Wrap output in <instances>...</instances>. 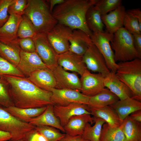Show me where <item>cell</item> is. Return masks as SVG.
<instances>
[{
    "instance_id": "obj_37",
    "label": "cell",
    "mask_w": 141,
    "mask_h": 141,
    "mask_svg": "<svg viewBox=\"0 0 141 141\" xmlns=\"http://www.w3.org/2000/svg\"><path fill=\"white\" fill-rule=\"evenodd\" d=\"M121 0H97L95 5L99 9L101 15L107 14L121 5Z\"/></svg>"
},
{
    "instance_id": "obj_39",
    "label": "cell",
    "mask_w": 141,
    "mask_h": 141,
    "mask_svg": "<svg viewBox=\"0 0 141 141\" xmlns=\"http://www.w3.org/2000/svg\"><path fill=\"white\" fill-rule=\"evenodd\" d=\"M27 4V0H14L8 10L9 15L15 14L22 16Z\"/></svg>"
},
{
    "instance_id": "obj_7",
    "label": "cell",
    "mask_w": 141,
    "mask_h": 141,
    "mask_svg": "<svg viewBox=\"0 0 141 141\" xmlns=\"http://www.w3.org/2000/svg\"><path fill=\"white\" fill-rule=\"evenodd\" d=\"M113 38V34L106 31L103 32H92L90 37L92 43L96 46L104 57L109 70L115 73L118 64L115 61L114 52L110 44Z\"/></svg>"
},
{
    "instance_id": "obj_14",
    "label": "cell",
    "mask_w": 141,
    "mask_h": 141,
    "mask_svg": "<svg viewBox=\"0 0 141 141\" xmlns=\"http://www.w3.org/2000/svg\"><path fill=\"white\" fill-rule=\"evenodd\" d=\"M89 108L87 104L74 103L62 106L53 105V110L63 127L72 117L84 114H91Z\"/></svg>"
},
{
    "instance_id": "obj_10",
    "label": "cell",
    "mask_w": 141,
    "mask_h": 141,
    "mask_svg": "<svg viewBox=\"0 0 141 141\" xmlns=\"http://www.w3.org/2000/svg\"><path fill=\"white\" fill-rule=\"evenodd\" d=\"M82 59L89 71L100 73L104 77L110 72L103 55L92 42L82 56Z\"/></svg>"
},
{
    "instance_id": "obj_25",
    "label": "cell",
    "mask_w": 141,
    "mask_h": 141,
    "mask_svg": "<svg viewBox=\"0 0 141 141\" xmlns=\"http://www.w3.org/2000/svg\"><path fill=\"white\" fill-rule=\"evenodd\" d=\"M89 108L91 114L104 120L113 127L120 126L121 122L116 111L110 106L101 108Z\"/></svg>"
},
{
    "instance_id": "obj_15",
    "label": "cell",
    "mask_w": 141,
    "mask_h": 141,
    "mask_svg": "<svg viewBox=\"0 0 141 141\" xmlns=\"http://www.w3.org/2000/svg\"><path fill=\"white\" fill-rule=\"evenodd\" d=\"M20 56L19 62L17 67L25 76L28 77L37 69L49 68L36 51L28 52L21 49Z\"/></svg>"
},
{
    "instance_id": "obj_18",
    "label": "cell",
    "mask_w": 141,
    "mask_h": 141,
    "mask_svg": "<svg viewBox=\"0 0 141 141\" xmlns=\"http://www.w3.org/2000/svg\"><path fill=\"white\" fill-rule=\"evenodd\" d=\"M26 78L37 87L43 90L51 91L52 89H57L55 78L50 69L36 70Z\"/></svg>"
},
{
    "instance_id": "obj_34",
    "label": "cell",
    "mask_w": 141,
    "mask_h": 141,
    "mask_svg": "<svg viewBox=\"0 0 141 141\" xmlns=\"http://www.w3.org/2000/svg\"><path fill=\"white\" fill-rule=\"evenodd\" d=\"M36 129L46 141H59L65 134L61 133L60 130L55 127L49 126H36Z\"/></svg>"
},
{
    "instance_id": "obj_3",
    "label": "cell",
    "mask_w": 141,
    "mask_h": 141,
    "mask_svg": "<svg viewBox=\"0 0 141 141\" xmlns=\"http://www.w3.org/2000/svg\"><path fill=\"white\" fill-rule=\"evenodd\" d=\"M24 15L30 20L38 33L46 34L58 23L44 0H27Z\"/></svg>"
},
{
    "instance_id": "obj_8",
    "label": "cell",
    "mask_w": 141,
    "mask_h": 141,
    "mask_svg": "<svg viewBox=\"0 0 141 141\" xmlns=\"http://www.w3.org/2000/svg\"><path fill=\"white\" fill-rule=\"evenodd\" d=\"M73 30L63 24L58 23L46 34L51 46L58 55L69 51V38Z\"/></svg>"
},
{
    "instance_id": "obj_21",
    "label": "cell",
    "mask_w": 141,
    "mask_h": 141,
    "mask_svg": "<svg viewBox=\"0 0 141 141\" xmlns=\"http://www.w3.org/2000/svg\"><path fill=\"white\" fill-rule=\"evenodd\" d=\"M104 83L105 87L116 95L120 100L128 97L132 98V95L130 90L118 78L115 73L110 71L104 77Z\"/></svg>"
},
{
    "instance_id": "obj_4",
    "label": "cell",
    "mask_w": 141,
    "mask_h": 141,
    "mask_svg": "<svg viewBox=\"0 0 141 141\" xmlns=\"http://www.w3.org/2000/svg\"><path fill=\"white\" fill-rule=\"evenodd\" d=\"M115 73L118 78L131 90L132 98L141 101V60L120 62Z\"/></svg>"
},
{
    "instance_id": "obj_44",
    "label": "cell",
    "mask_w": 141,
    "mask_h": 141,
    "mask_svg": "<svg viewBox=\"0 0 141 141\" xmlns=\"http://www.w3.org/2000/svg\"><path fill=\"white\" fill-rule=\"evenodd\" d=\"M59 141H89L84 139L81 135L71 136L65 133Z\"/></svg>"
},
{
    "instance_id": "obj_23",
    "label": "cell",
    "mask_w": 141,
    "mask_h": 141,
    "mask_svg": "<svg viewBox=\"0 0 141 141\" xmlns=\"http://www.w3.org/2000/svg\"><path fill=\"white\" fill-rule=\"evenodd\" d=\"M53 105L52 104L47 105L46 109L41 114L31 119L28 123L36 126H47L53 127L65 132L59 120L54 113Z\"/></svg>"
},
{
    "instance_id": "obj_1",
    "label": "cell",
    "mask_w": 141,
    "mask_h": 141,
    "mask_svg": "<svg viewBox=\"0 0 141 141\" xmlns=\"http://www.w3.org/2000/svg\"><path fill=\"white\" fill-rule=\"evenodd\" d=\"M9 84V92L14 106L20 108H34L52 104L51 91L37 87L26 78L4 75Z\"/></svg>"
},
{
    "instance_id": "obj_30",
    "label": "cell",
    "mask_w": 141,
    "mask_h": 141,
    "mask_svg": "<svg viewBox=\"0 0 141 141\" xmlns=\"http://www.w3.org/2000/svg\"><path fill=\"white\" fill-rule=\"evenodd\" d=\"M21 49L18 44L6 45L0 42V56L16 67L20 60Z\"/></svg>"
},
{
    "instance_id": "obj_28",
    "label": "cell",
    "mask_w": 141,
    "mask_h": 141,
    "mask_svg": "<svg viewBox=\"0 0 141 141\" xmlns=\"http://www.w3.org/2000/svg\"><path fill=\"white\" fill-rule=\"evenodd\" d=\"M47 106L39 108H20L13 106L4 108L17 119L28 123L31 119L41 114L46 109Z\"/></svg>"
},
{
    "instance_id": "obj_41",
    "label": "cell",
    "mask_w": 141,
    "mask_h": 141,
    "mask_svg": "<svg viewBox=\"0 0 141 141\" xmlns=\"http://www.w3.org/2000/svg\"><path fill=\"white\" fill-rule=\"evenodd\" d=\"M18 43L21 49L25 51L28 52L36 51L35 43L32 38H18Z\"/></svg>"
},
{
    "instance_id": "obj_27",
    "label": "cell",
    "mask_w": 141,
    "mask_h": 141,
    "mask_svg": "<svg viewBox=\"0 0 141 141\" xmlns=\"http://www.w3.org/2000/svg\"><path fill=\"white\" fill-rule=\"evenodd\" d=\"M119 100L108 89L105 88L97 94L89 97L87 104L90 108H101L109 106Z\"/></svg>"
},
{
    "instance_id": "obj_43",
    "label": "cell",
    "mask_w": 141,
    "mask_h": 141,
    "mask_svg": "<svg viewBox=\"0 0 141 141\" xmlns=\"http://www.w3.org/2000/svg\"><path fill=\"white\" fill-rule=\"evenodd\" d=\"M134 44L135 48L138 54L139 58H141V34L133 35Z\"/></svg>"
},
{
    "instance_id": "obj_13",
    "label": "cell",
    "mask_w": 141,
    "mask_h": 141,
    "mask_svg": "<svg viewBox=\"0 0 141 141\" xmlns=\"http://www.w3.org/2000/svg\"><path fill=\"white\" fill-rule=\"evenodd\" d=\"M51 70L55 78L57 89H70L81 91L80 79L75 73H69L58 64Z\"/></svg>"
},
{
    "instance_id": "obj_2",
    "label": "cell",
    "mask_w": 141,
    "mask_h": 141,
    "mask_svg": "<svg viewBox=\"0 0 141 141\" xmlns=\"http://www.w3.org/2000/svg\"><path fill=\"white\" fill-rule=\"evenodd\" d=\"M97 0H65L54 7L52 14L58 23L73 30H81L90 37L92 32L87 26L86 15L89 9L95 5Z\"/></svg>"
},
{
    "instance_id": "obj_33",
    "label": "cell",
    "mask_w": 141,
    "mask_h": 141,
    "mask_svg": "<svg viewBox=\"0 0 141 141\" xmlns=\"http://www.w3.org/2000/svg\"><path fill=\"white\" fill-rule=\"evenodd\" d=\"M19 25L17 33L18 38H30L33 39L37 33L32 22L26 16L23 15Z\"/></svg>"
},
{
    "instance_id": "obj_36",
    "label": "cell",
    "mask_w": 141,
    "mask_h": 141,
    "mask_svg": "<svg viewBox=\"0 0 141 141\" xmlns=\"http://www.w3.org/2000/svg\"><path fill=\"white\" fill-rule=\"evenodd\" d=\"M5 75L23 78L25 77V76L16 67L0 56V77L3 78Z\"/></svg>"
},
{
    "instance_id": "obj_19",
    "label": "cell",
    "mask_w": 141,
    "mask_h": 141,
    "mask_svg": "<svg viewBox=\"0 0 141 141\" xmlns=\"http://www.w3.org/2000/svg\"><path fill=\"white\" fill-rule=\"evenodd\" d=\"M125 7L122 4L108 14L101 16L106 31L113 34L123 27L124 19L126 14Z\"/></svg>"
},
{
    "instance_id": "obj_26",
    "label": "cell",
    "mask_w": 141,
    "mask_h": 141,
    "mask_svg": "<svg viewBox=\"0 0 141 141\" xmlns=\"http://www.w3.org/2000/svg\"><path fill=\"white\" fill-rule=\"evenodd\" d=\"M120 127L126 141H141V122L133 120L128 116L121 122Z\"/></svg>"
},
{
    "instance_id": "obj_5",
    "label": "cell",
    "mask_w": 141,
    "mask_h": 141,
    "mask_svg": "<svg viewBox=\"0 0 141 141\" xmlns=\"http://www.w3.org/2000/svg\"><path fill=\"white\" fill-rule=\"evenodd\" d=\"M110 44L114 51V59L116 62L139 58L134 46L133 36L123 27L113 34V39Z\"/></svg>"
},
{
    "instance_id": "obj_17",
    "label": "cell",
    "mask_w": 141,
    "mask_h": 141,
    "mask_svg": "<svg viewBox=\"0 0 141 141\" xmlns=\"http://www.w3.org/2000/svg\"><path fill=\"white\" fill-rule=\"evenodd\" d=\"M58 64L66 70L76 72L81 75L87 69L83 62L82 56L69 51L58 55Z\"/></svg>"
},
{
    "instance_id": "obj_24",
    "label": "cell",
    "mask_w": 141,
    "mask_h": 141,
    "mask_svg": "<svg viewBox=\"0 0 141 141\" xmlns=\"http://www.w3.org/2000/svg\"><path fill=\"white\" fill-rule=\"evenodd\" d=\"M116 112L121 122L132 112L141 109V102L132 97L119 100L109 105Z\"/></svg>"
},
{
    "instance_id": "obj_20",
    "label": "cell",
    "mask_w": 141,
    "mask_h": 141,
    "mask_svg": "<svg viewBox=\"0 0 141 141\" xmlns=\"http://www.w3.org/2000/svg\"><path fill=\"white\" fill-rule=\"evenodd\" d=\"M69 51L83 56L92 43L90 36L79 29L73 30L69 38Z\"/></svg>"
},
{
    "instance_id": "obj_40",
    "label": "cell",
    "mask_w": 141,
    "mask_h": 141,
    "mask_svg": "<svg viewBox=\"0 0 141 141\" xmlns=\"http://www.w3.org/2000/svg\"><path fill=\"white\" fill-rule=\"evenodd\" d=\"M14 0H0V28L8 21L10 16L8 9Z\"/></svg>"
},
{
    "instance_id": "obj_32",
    "label": "cell",
    "mask_w": 141,
    "mask_h": 141,
    "mask_svg": "<svg viewBox=\"0 0 141 141\" xmlns=\"http://www.w3.org/2000/svg\"><path fill=\"white\" fill-rule=\"evenodd\" d=\"M99 141H126V139L120 126L112 127L105 122L102 127Z\"/></svg>"
},
{
    "instance_id": "obj_12",
    "label": "cell",
    "mask_w": 141,
    "mask_h": 141,
    "mask_svg": "<svg viewBox=\"0 0 141 141\" xmlns=\"http://www.w3.org/2000/svg\"><path fill=\"white\" fill-rule=\"evenodd\" d=\"M81 76V92L86 96H95L105 88L104 83V77L100 73H92L87 69Z\"/></svg>"
},
{
    "instance_id": "obj_11",
    "label": "cell",
    "mask_w": 141,
    "mask_h": 141,
    "mask_svg": "<svg viewBox=\"0 0 141 141\" xmlns=\"http://www.w3.org/2000/svg\"><path fill=\"white\" fill-rule=\"evenodd\" d=\"M36 51L43 62L51 70L58 65V55L47 37L46 34L37 33L33 39Z\"/></svg>"
},
{
    "instance_id": "obj_45",
    "label": "cell",
    "mask_w": 141,
    "mask_h": 141,
    "mask_svg": "<svg viewBox=\"0 0 141 141\" xmlns=\"http://www.w3.org/2000/svg\"><path fill=\"white\" fill-rule=\"evenodd\" d=\"M126 13L133 16L137 19L140 28L141 29V11L140 9H129L126 11Z\"/></svg>"
},
{
    "instance_id": "obj_16",
    "label": "cell",
    "mask_w": 141,
    "mask_h": 141,
    "mask_svg": "<svg viewBox=\"0 0 141 141\" xmlns=\"http://www.w3.org/2000/svg\"><path fill=\"white\" fill-rule=\"evenodd\" d=\"M9 15L8 21L0 28V42L6 45L18 44L17 33L22 16Z\"/></svg>"
},
{
    "instance_id": "obj_47",
    "label": "cell",
    "mask_w": 141,
    "mask_h": 141,
    "mask_svg": "<svg viewBox=\"0 0 141 141\" xmlns=\"http://www.w3.org/2000/svg\"><path fill=\"white\" fill-rule=\"evenodd\" d=\"M46 1L50 4L49 7V10L50 12L52 13L54 7L56 5L63 3L65 1V0H48Z\"/></svg>"
},
{
    "instance_id": "obj_29",
    "label": "cell",
    "mask_w": 141,
    "mask_h": 141,
    "mask_svg": "<svg viewBox=\"0 0 141 141\" xmlns=\"http://www.w3.org/2000/svg\"><path fill=\"white\" fill-rule=\"evenodd\" d=\"M101 14L98 7L95 5L90 8L86 15L87 26L92 32H104V25L103 22Z\"/></svg>"
},
{
    "instance_id": "obj_38",
    "label": "cell",
    "mask_w": 141,
    "mask_h": 141,
    "mask_svg": "<svg viewBox=\"0 0 141 141\" xmlns=\"http://www.w3.org/2000/svg\"><path fill=\"white\" fill-rule=\"evenodd\" d=\"M124 27L132 34H141L138 21L134 17L126 13L123 23Z\"/></svg>"
},
{
    "instance_id": "obj_22",
    "label": "cell",
    "mask_w": 141,
    "mask_h": 141,
    "mask_svg": "<svg viewBox=\"0 0 141 141\" xmlns=\"http://www.w3.org/2000/svg\"><path fill=\"white\" fill-rule=\"evenodd\" d=\"M94 123L91 115L84 114L71 117L63 127L66 133L71 136L82 135L86 124Z\"/></svg>"
},
{
    "instance_id": "obj_9",
    "label": "cell",
    "mask_w": 141,
    "mask_h": 141,
    "mask_svg": "<svg viewBox=\"0 0 141 141\" xmlns=\"http://www.w3.org/2000/svg\"><path fill=\"white\" fill-rule=\"evenodd\" d=\"M51 91V101L53 105L64 106L74 103L87 104L88 103L89 97L78 90L53 88Z\"/></svg>"
},
{
    "instance_id": "obj_46",
    "label": "cell",
    "mask_w": 141,
    "mask_h": 141,
    "mask_svg": "<svg viewBox=\"0 0 141 141\" xmlns=\"http://www.w3.org/2000/svg\"><path fill=\"white\" fill-rule=\"evenodd\" d=\"M129 116L133 120L141 122V109L132 112Z\"/></svg>"
},
{
    "instance_id": "obj_48",
    "label": "cell",
    "mask_w": 141,
    "mask_h": 141,
    "mask_svg": "<svg viewBox=\"0 0 141 141\" xmlns=\"http://www.w3.org/2000/svg\"><path fill=\"white\" fill-rule=\"evenodd\" d=\"M11 137V135L10 133L0 130V141L10 140Z\"/></svg>"
},
{
    "instance_id": "obj_6",
    "label": "cell",
    "mask_w": 141,
    "mask_h": 141,
    "mask_svg": "<svg viewBox=\"0 0 141 141\" xmlns=\"http://www.w3.org/2000/svg\"><path fill=\"white\" fill-rule=\"evenodd\" d=\"M36 127L20 120L0 106V130L10 133V141L25 138L28 133L35 129Z\"/></svg>"
},
{
    "instance_id": "obj_35",
    "label": "cell",
    "mask_w": 141,
    "mask_h": 141,
    "mask_svg": "<svg viewBox=\"0 0 141 141\" xmlns=\"http://www.w3.org/2000/svg\"><path fill=\"white\" fill-rule=\"evenodd\" d=\"M8 82L0 77V106L4 108L14 106L10 94Z\"/></svg>"
},
{
    "instance_id": "obj_42",
    "label": "cell",
    "mask_w": 141,
    "mask_h": 141,
    "mask_svg": "<svg viewBox=\"0 0 141 141\" xmlns=\"http://www.w3.org/2000/svg\"><path fill=\"white\" fill-rule=\"evenodd\" d=\"M42 136L36 128L28 133L24 138L26 141H42L40 140Z\"/></svg>"
},
{
    "instance_id": "obj_31",
    "label": "cell",
    "mask_w": 141,
    "mask_h": 141,
    "mask_svg": "<svg viewBox=\"0 0 141 141\" xmlns=\"http://www.w3.org/2000/svg\"><path fill=\"white\" fill-rule=\"evenodd\" d=\"M93 117L94 124L92 126L90 123H87L82 136L89 141H99L102 127L106 122L101 118Z\"/></svg>"
},
{
    "instance_id": "obj_49",
    "label": "cell",
    "mask_w": 141,
    "mask_h": 141,
    "mask_svg": "<svg viewBox=\"0 0 141 141\" xmlns=\"http://www.w3.org/2000/svg\"><path fill=\"white\" fill-rule=\"evenodd\" d=\"M15 141H26L24 138H21Z\"/></svg>"
}]
</instances>
